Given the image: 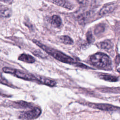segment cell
<instances>
[{
	"instance_id": "52a82bcc",
	"label": "cell",
	"mask_w": 120,
	"mask_h": 120,
	"mask_svg": "<svg viewBox=\"0 0 120 120\" xmlns=\"http://www.w3.org/2000/svg\"><path fill=\"white\" fill-rule=\"evenodd\" d=\"M36 76V81L42 84L47 85L50 87H54L56 84V82L52 79L46 78L45 77L41 76Z\"/></svg>"
},
{
	"instance_id": "d6986e66",
	"label": "cell",
	"mask_w": 120,
	"mask_h": 120,
	"mask_svg": "<svg viewBox=\"0 0 120 120\" xmlns=\"http://www.w3.org/2000/svg\"><path fill=\"white\" fill-rule=\"evenodd\" d=\"M0 0L3 1H8L9 0Z\"/></svg>"
},
{
	"instance_id": "30bf717a",
	"label": "cell",
	"mask_w": 120,
	"mask_h": 120,
	"mask_svg": "<svg viewBox=\"0 0 120 120\" xmlns=\"http://www.w3.org/2000/svg\"><path fill=\"white\" fill-rule=\"evenodd\" d=\"M18 60L29 63H34L35 61V59L31 55L26 54H22L18 58Z\"/></svg>"
},
{
	"instance_id": "ac0fdd59",
	"label": "cell",
	"mask_w": 120,
	"mask_h": 120,
	"mask_svg": "<svg viewBox=\"0 0 120 120\" xmlns=\"http://www.w3.org/2000/svg\"><path fill=\"white\" fill-rule=\"evenodd\" d=\"M77 1L80 4H84L87 2L88 0H77Z\"/></svg>"
},
{
	"instance_id": "277c9868",
	"label": "cell",
	"mask_w": 120,
	"mask_h": 120,
	"mask_svg": "<svg viewBox=\"0 0 120 120\" xmlns=\"http://www.w3.org/2000/svg\"><path fill=\"white\" fill-rule=\"evenodd\" d=\"M41 113V109L38 106H33L30 110L22 112L19 116L22 120H32L38 117Z\"/></svg>"
},
{
	"instance_id": "3957f363",
	"label": "cell",
	"mask_w": 120,
	"mask_h": 120,
	"mask_svg": "<svg viewBox=\"0 0 120 120\" xmlns=\"http://www.w3.org/2000/svg\"><path fill=\"white\" fill-rule=\"evenodd\" d=\"M2 70L6 73H9L14 75L17 77L28 81H36V76L31 74H29L18 69H13L9 68L4 67Z\"/></svg>"
},
{
	"instance_id": "e0dca14e",
	"label": "cell",
	"mask_w": 120,
	"mask_h": 120,
	"mask_svg": "<svg viewBox=\"0 0 120 120\" xmlns=\"http://www.w3.org/2000/svg\"><path fill=\"white\" fill-rule=\"evenodd\" d=\"M0 83H1L2 84L10 86V85L8 84V82L4 78L2 77V76L0 75Z\"/></svg>"
},
{
	"instance_id": "ba28073f",
	"label": "cell",
	"mask_w": 120,
	"mask_h": 120,
	"mask_svg": "<svg viewBox=\"0 0 120 120\" xmlns=\"http://www.w3.org/2000/svg\"><path fill=\"white\" fill-rule=\"evenodd\" d=\"M50 1L57 6L68 9L69 10H71L74 8L73 5L65 0H50Z\"/></svg>"
},
{
	"instance_id": "5b68a950",
	"label": "cell",
	"mask_w": 120,
	"mask_h": 120,
	"mask_svg": "<svg viewBox=\"0 0 120 120\" xmlns=\"http://www.w3.org/2000/svg\"><path fill=\"white\" fill-rule=\"evenodd\" d=\"M87 105L91 108L103 111H117V110H119V107L108 104H97L89 103L87 104Z\"/></svg>"
},
{
	"instance_id": "7a4b0ae2",
	"label": "cell",
	"mask_w": 120,
	"mask_h": 120,
	"mask_svg": "<svg viewBox=\"0 0 120 120\" xmlns=\"http://www.w3.org/2000/svg\"><path fill=\"white\" fill-rule=\"evenodd\" d=\"M90 60L92 64L99 68H105L111 64L109 57L103 52H97L90 57Z\"/></svg>"
},
{
	"instance_id": "4fadbf2b",
	"label": "cell",
	"mask_w": 120,
	"mask_h": 120,
	"mask_svg": "<svg viewBox=\"0 0 120 120\" xmlns=\"http://www.w3.org/2000/svg\"><path fill=\"white\" fill-rule=\"evenodd\" d=\"M61 20L60 17L57 15H53L52 18L51 24L54 27H59L61 24Z\"/></svg>"
},
{
	"instance_id": "8fae6325",
	"label": "cell",
	"mask_w": 120,
	"mask_h": 120,
	"mask_svg": "<svg viewBox=\"0 0 120 120\" xmlns=\"http://www.w3.org/2000/svg\"><path fill=\"white\" fill-rule=\"evenodd\" d=\"M99 77L102 80L111 82H115L118 81V78L117 77L110 75L103 74L100 75Z\"/></svg>"
},
{
	"instance_id": "8992f818",
	"label": "cell",
	"mask_w": 120,
	"mask_h": 120,
	"mask_svg": "<svg viewBox=\"0 0 120 120\" xmlns=\"http://www.w3.org/2000/svg\"><path fill=\"white\" fill-rule=\"evenodd\" d=\"M116 4L115 3H109L105 5L100 10L99 14L100 15H104L112 12L116 8Z\"/></svg>"
},
{
	"instance_id": "9c48e42d",
	"label": "cell",
	"mask_w": 120,
	"mask_h": 120,
	"mask_svg": "<svg viewBox=\"0 0 120 120\" xmlns=\"http://www.w3.org/2000/svg\"><path fill=\"white\" fill-rule=\"evenodd\" d=\"M11 15V10L7 7L0 5V17H8Z\"/></svg>"
},
{
	"instance_id": "9a60e30c",
	"label": "cell",
	"mask_w": 120,
	"mask_h": 120,
	"mask_svg": "<svg viewBox=\"0 0 120 120\" xmlns=\"http://www.w3.org/2000/svg\"><path fill=\"white\" fill-rule=\"evenodd\" d=\"M60 40L64 44L72 45L73 40L68 36H62L60 37Z\"/></svg>"
},
{
	"instance_id": "5bb4252c",
	"label": "cell",
	"mask_w": 120,
	"mask_h": 120,
	"mask_svg": "<svg viewBox=\"0 0 120 120\" xmlns=\"http://www.w3.org/2000/svg\"><path fill=\"white\" fill-rule=\"evenodd\" d=\"M113 46V44L110 40H105L100 43V47L102 49L108 50Z\"/></svg>"
},
{
	"instance_id": "7c38bea8",
	"label": "cell",
	"mask_w": 120,
	"mask_h": 120,
	"mask_svg": "<svg viewBox=\"0 0 120 120\" xmlns=\"http://www.w3.org/2000/svg\"><path fill=\"white\" fill-rule=\"evenodd\" d=\"M13 105H14L15 107L18 108H31L32 107V105H31L30 103L23 101L15 102Z\"/></svg>"
},
{
	"instance_id": "6da1fadb",
	"label": "cell",
	"mask_w": 120,
	"mask_h": 120,
	"mask_svg": "<svg viewBox=\"0 0 120 120\" xmlns=\"http://www.w3.org/2000/svg\"><path fill=\"white\" fill-rule=\"evenodd\" d=\"M33 42H34L35 44H36L39 47H40L41 49L44 50L46 53L51 55L56 60L62 62H64V63H66L69 64L75 65L76 66H78V67L83 68H89L86 65L82 63H78L75 61L72 58L66 55V54L63 53L60 51H59L53 48H52L49 47H48L42 44V43H40L39 41L37 40H33Z\"/></svg>"
},
{
	"instance_id": "2e32d148",
	"label": "cell",
	"mask_w": 120,
	"mask_h": 120,
	"mask_svg": "<svg viewBox=\"0 0 120 120\" xmlns=\"http://www.w3.org/2000/svg\"><path fill=\"white\" fill-rule=\"evenodd\" d=\"M86 38L89 43H91L94 41V38L91 31H88L86 34Z\"/></svg>"
}]
</instances>
